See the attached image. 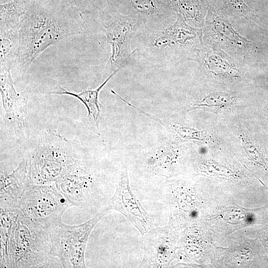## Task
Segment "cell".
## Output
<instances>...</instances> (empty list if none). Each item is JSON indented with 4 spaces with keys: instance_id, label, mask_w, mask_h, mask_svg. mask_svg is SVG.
Segmentation results:
<instances>
[{
    "instance_id": "cell-1",
    "label": "cell",
    "mask_w": 268,
    "mask_h": 268,
    "mask_svg": "<svg viewBox=\"0 0 268 268\" xmlns=\"http://www.w3.org/2000/svg\"><path fill=\"white\" fill-rule=\"evenodd\" d=\"M85 25L80 15L71 9L48 0H30L19 27L18 52L12 68L16 80L23 77L46 49L83 33Z\"/></svg>"
},
{
    "instance_id": "cell-2",
    "label": "cell",
    "mask_w": 268,
    "mask_h": 268,
    "mask_svg": "<svg viewBox=\"0 0 268 268\" xmlns=\"http://www.w3.org/2000/svg\"><path fill=\"white\" fill-rule=\"evenodd\" d=\"M52 253L49 229L21 212L11 232L7 268L62 267Z\"/></svg>"
},
{
    "instance_id": "cell-3",
    "label": "cell",
    "mask_w": 268,
    "mask_h": 268,
    "mask_svg": "<svg viewBox=\"0 0 268 268\" xmlns=\"http://www.w3.org/2000/svg\"><path fill=\"white\" fill-rule=\"evenodd\" d=\"M110 210L106 204L83 223L70 225L62 221L49 228L52 255L58 258L63 268H86L84 255L90 234Z\"/></svg>"
},
{
    "instance_id": "cell-4",
    "label": "cell",
    "mask_w": 268,
    "mask_h": 268,
    "mask_svg": "<svg viewBox=\"0 0 268 268\" xmlns=\"http://www.w3.org/2000/svg\"><path fill=\"white\" fill-rule=\"evenodd\" d=\"M17 204L25 216L48 229L62 222L64 212L72 206L59 191L56 183L30 184Z\"/></svg>"
},
{
    "instance_id": "cell-5",
    "label": "cell",
    "mask_w": 268,
    "mask_h": 268,
    "mask_svg": "<svg viewBox=\"0 0 268 268\" xmlns=\"http://www.w3.org/2000/svg\"><path fill=\"white\" fill-rule=\"evenodd\" d=\"M31 184L56 183L78 163L67 151L49 148L37 150L27 158Z\"/></svg>"
},
{
    "instance_id": "cell-6",
    "label": "cell",
    "mask_w": 268,
    "mask_h": 268,
    "mask_svg": "<svg viewBox=\"0 0 268 268\" xmlns=\"http://www.w3.org/2000/svg\"><path fill=\"white\" fill-rule=\"evenodd\" d=\"M106 204L110 210L124 215L142 235L155 226L153 217L147 212L133 193L126 168L122 172L114 195Z\"/></svg>"
},
{
    "instance_id": "cell-7",
    "label": "cell",
    "mask_w": 268,
    "mask_h": 268,
    "mask_svg": "<svg viewBox=\"0 0 268 268\" xmlns=\"http://www.w3.org/2000/svg\"><path fill=\"white\" fill-rule=\"evenodd\" d=\"M142 236L144 255L138 267H169L174 253L173 236L170 227H154Z\"/></svg>"
},
{
    "instance_id": "cell-8",
    "label": "cell",
    "mask_w": 268,
    "mask_h": 268,
    "mask_svg": "<svg viewBox=\"0 0 268 268\" xmlns=\"http://www.w3.org/2000/svg\"><path fill=\"white\" fill-rule=\"evenodd\" d=\"M137 22L135 19L125 16L117 18L111 23L104 25L107 42L111 48L107 66L112 72L121 68L134 52H131L130 43Z\"/></svg>"
},
{
    "instance_id": "cell-9",
    "label": "cell",
    "mask_w": 268,
    "mask_h": 268,
    "mask_svg": "<svg viewBox=\"0 0 268 268\" xmlns=\"http://www.w3.org/2000/svg\"><path fill=\"white\" fill-rule=\"evenodd\" d=\"M62 194L72 206L83 207L94 192V180L87 169L76 163L56 182Z\"/></svg>"
},
{
    "instance_id": "cell-10",
    "label": "cell",
    "mask_w": 268,
    "mask_h": 268,
    "mask_svg": "<svg viewBox=\"0 0 268 268\" xmlns=\"http://www.w3.org/2000/svg\"><path fill=\"white\" fill-rule=\"evenodd\" d=\"M11 70L8 68H0V91L6 116L16 129V127L19 129L27 127V104L30 90L17 93Z\"/></svg>"
},
{
    "instance_id": "cell-11",
    "label": "cell",
    "mask_w": 268,
    "mask_h": 268,
    "mask_svg": "<svg viewBox=\"0 0 268 268\" xmlns=\"http://www.w3.org/2000/svg\"><path fill=\"white\" fill-rule=\"evenodd\" d=\"M153 39V47L161 52L172 50H186L193 46L197 41L198 33L178 17L175 22L164 30L158 32Z\"/></svg>"
},
{
    "instance_id": "cell-12",
    "label": "cell",
    "mask_w": 268,
    "mask_h": 268,
    "mask_svg": "<svg viewBox=\"0 0 268 268\" xmlns=\"http://www.w3.org/2000/svg\"><path fill=\"white\" fill-rule=\"evenodd\" d=\"M31 184L28 159H24L10 174L0 172V199L17 201L23 192Z\"/></svg>"
},
{
    "instance_id": "cell-13",
    "label": "cell",
    "mask_w": 268,
    "mask_h": 268,
    "mask_svg": "<svg viewBox=\"0 0 268 268\" xmlns=\"http://www.w3.org/2000/svg\"><path fill=\"white\" fill-rule=\"evenodd\" d=\"M0 268H6L7 249L12 226L20 210L17 201L0 199Z\"/></svg>"
},
{
    "instance_id": "cell-14",
    "label": "cell",
    "mask_w": 268,
    "mask_h": 268,
    "mask_svg": "<svg viewBox=\"0 0 268 268\" xmlns=\"http://www.w3.org/2000/svg\"><path fill=\"white\" fill-rule=\"evenodd\" d=\"M120 69V68H119L112 72L108 77L95 89L85 90L81 91L79 93H75L69 91L62 87H60L59 91L50 92L49 93L68 95L79 99L86 107L88 111V117L93 118L95 125L98 128L102 107V105L100 103L98 100L99 93L104 86Z\"/></svg>"
},
{
    "instance_id": "cell-15",
    "label": "cell",
    "mask_w": 268,
    "mask_h": 268,
    "mask_svg": "<svg viewBox=\"0 0 268 268\" xmlns=\"http://www.w3.org/2000/svg\"><path fill=\"white\" fill-rule=\"evenodd\" d=\"M30 0H9L0 4V31L20 26Z\"/></svg>"
},
{
    "instance_id": "cell-16",
    "label": "cell",
    "mask_w": 268,
    "mask_h": 268,
    "mask_svg": "<svg viewBox=\"0 0 268 268\" xmlns=\"http://www.w3.org/2000/svg\"><path fill=\"white\" fill-rule=\"evenodd\" d=\"M19 27L0 31V68L12 69L18 52Z\"/></svg>"
},
{
    "instance_id": "cell-17",
    "label": "cell",
    "mask_w": 268,
    "mask_h": 268,
    "mask_svg": "<svg viewBox=\"0 0 268 268\" xmlns=\"http://www.w3.org/2000/svg\"><path fill=\"white\" fill-rule=\"evenodd\" d=\"M79 14L85 23L86 17L102 8L108 0H48Z\"/></svg>"
},
{
    "instance_id": "cell-18",
    "label": "cell",
    "mask_w": 268,
    "mask_h": 268,
    "mask_svg": "<svg viewBox=\"0 0 268 268\" xmlns=\"http://www.w3.org/2000/svg\"><path fill=\"white\" fill-rule=\"evenodd\" d=\"M209 70L215 74L237 76L238 71L224 59L216 55H211L206 64Z\"/></svg>"
},
{
    "instance_id": "cell-19",
    "label": "cell",
    "mask_w": 268,
    "mask_h": 268,
    "mask_svg": "<svg viewBox=\"0 0 268 268\" xmlns=\"http://www.w3.org/2000/svg\"><path fill=\"white\" fill-rule=\"evenodd\" d=\"M234 101L233 96L224 92H216L206 96L198 106L210 108H223L231 105Z\"/></svg>"
},
{
    "instance_id": "cell-20",
    "label": "cell",
    "mask_w": 268,
    "mask_h": 268,
    "mask_svg": "<svg viewBox=\"0 0 268 268\" xmlns=\"http://www.w3.org/2000/svg\"><path fill=\"white\" fill-rule=\"evenodd\" d=\"M228 4L238 14L246 16L248 10L246 5L241 0H227Z\"/></svg>"
},
{
    "instance_id": "cell-21",
    "label": "cell",
    "mask_w": 268,
    "mask_h": 268,
    "mask_svg": "<svg viewBox=\"0 0 268 268\" xmlns=\"http://www.w3.org/2000/svg\"><path fill=\"white\" fill-rule=\"evenodd\" d=\"M254 220V217L252 214H248L246 217V221L248 223H252Z\"/></svg>"
},
{
    "instance_id": "cell-22",
    "label": "cell",
    "mask_w": 268,
    "mask_h": 268,
    "mask_svg": "<svg viewBox=\"0 0 268 268\" xmlns=\"http://www.w3.org/2000/svg\"><path fill=\"white\" fill-rule=\"evenodd\" d=\"M7 0H0V3L3 2Z\"/></svg>"
}]
</instances>
